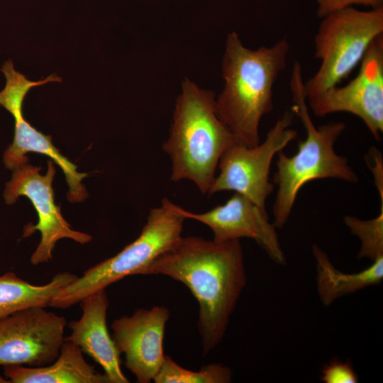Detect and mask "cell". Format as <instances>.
<instances>
[{"mask_svg": "<svg viewBox=\"0 0 383 383\" xmlns=\"http://www.w3.org/2000/svg\"><path fill=\"white\" fill-rule=\"evenodd\" d=\"M344 223L351 233L361 242L357 257L369 258L374 261L383 256V203L381 211L374 218L362 220L352 216H345Z\"/></svg>", "mask_w": 383, "mask_h": 383, "instance_id": "obj_19", "label": "cell"}, {"mask_svg": "<svg viewBox=\"0 0 383 383\" xmlns=\"http://www.w3.org/2000/svg\"><path fill=\"white\" fill-rule=\"evenodd\" d=\"M236 143L217 115L215 94L185 78L176 101L170 137L162 145L172 162L171 180H189L207 194L222 155Z\"/></svg>", "mask_w": 383, "mask_h": 383, "instance_id": "obj_3", "label": "cell"}, {"mask_svg": "<svg viewBox=\"0 0 383 383\" xmlns=\"http://www.w3.org/2000/svg\"><path fill=\"white\" fill-rule=\"evenodd\" d=\"M0 383H9L8 379L0 374Z\"/></svg>", "mask_w": 383, "mask_h": 383, "instance_id": "obj_23", "label": "cell"}, {"mask_svg": "<svg viewBox=\"0 0 383 383\" xmlns=\"http://www.w3.org/2000/svg\"><path fill=\"white\" fill-rule=\"evenodd\" d=\"M169 309L155 306L138 309L131 316L114 320L111 326L112 338L125 367L138 383L153 381L165 358L163 342Z\"/></svg>", "mask_w": 383, "mask_h": 383, "instance_id": "obj_11", "label": "cell"}, {"mask_svg": "<svg viewBox=\"0 0 383 383\" xmlns=\"http://www.w3.org/2000/svg\"><path fill=\"white\" fill-rule=\"evenodd\" d=\"M232 371L221 364L204 366L198 372L185 369L170 357L165 355L162 365L153 379L155 383H229Z\"/></svg>", "mask_w": 383, "mask_h": 383, "instance_id": "obj_18", "label": "cell"}, {"mask_svg": "<svg viewBox=\"0 0 383 383\" xmlns=\"http://www.w3.org/2000/svg\"><path fill=\"white\" fill-rule=\"evenodd\" d=\"M1 70L5 76L6 85L0 91V106L7 111L14 107H23L25 97L33 87L49 82H62V78L56 74H52L39 81H30L26 76L15 70L11 60H6Z\"/></svg>", "mask_w": 383, "mask_h": 383, "instance_id": "obj_20", "label": "cell"}, {"mask_svg": "<svg viewBox=\"0 0 383 383\" xmlns=\"http://www.w3.org/2000/svg\"><path fill=\"white\" fill-rule=\"evenodd\" d=\"M79 304L82 315L68 323L71 332L65 340L78 346L99 364L110 383H128L121 370V354L107 327L109 299L106 289L88 295Z\"/></svg>", "mask_w": 383, "mask_h": 383, "instance_id": "obj_13", "label": "cell"}, {"mask_svg": "<svg viewBox=\"0 0 383 383\" xmlns=\"http://www.w3.org/2000/svg\"><path fill=\"white\" fill-rule=\"evenodd\" d=\"M4 374L9 383H110L86 361L78 346L65 340L52 362L41 367L6 365Z\"/></svg>", "mask_w": 383, "mask_h": 383, "instance_id": "obj_15", "label": "cell"}, {"mask_svg": "<svg viewBox=\"0 0 383 383\" xmlns=\"http://www.w3.org/2000/svg\"><path fill=\"white\" fill-rule=\"evenodd\" d=\"M321 380L324 383H357L358 376L348 362L333 360L321 370Z\"/></svg>", "mask_w": 383, "mask_h": 383, "instance_id": "obj_21", "label": "cell"}, {"mask_svg": "<svg viewBox=\"0 0 383 383\" xmlns=\"http://www.w3.org/2000/svg\"><path fill=\"white\" fill-rule=\"evenodd\" d=\"M294 116L292 111H286L265 140L255 146L236 143L228 148L219 160V173L207 194L233 191L266 211V201L274 189L269 178L272 160L297 136V132L290 128Z\"/></svg>", "mask_w": 383, "mask_h": 383, "instance_id": "obj_7", "label": "cell"}, {"mask_svg": "<svg viewBox=\"0 0 383 383\" xmlns=\"http://www.w3.org/2000/svg\"><path fill=\"white\" fill-rule=\"evenodd\" d=\"M289 50L286 37L270 47L252 50L235 32L228 35L222 64L225 84L216 99V110L238 143H260V123L273 109L274 85L286 67Z\"/></svg>", "mask_w": 383, "mask_h": 383, "instance_id": "obj_2", "label": "cell"}, {"mask_svg": "<svg viewBox=\"0 0 383 383\" xmlns=\"http://www.w3.org/2000/svg\"><path fill=\"white\" fill-rule=\"evenodd\" d=\"M383 34V6L348 7L323 18L314 36L316 72L304 84L306 99L338 85L360 65L371 43Z\"/></svg>", "mask_w": 383, "mask_h": 383, "instance_id": "obj_6", "label": "cell"}, {"mask_svg": "<svg viewBox=\"0 0 383 383\" xmlns=\"http://www.w3.org/2000/svg\"><path fill=\"white\" fill-rule=\"evenodd\" d=\"M186 218L179 206L165 198L151 209L139 236L119 252L84 272L62 288L50 306L67 309L88 295L140 272L169 249L180 237Z\"/></svg>", "mask_w": 383, "mask_h": 383, "instance_id": "obj_5", "label": "cell"}, {"mask_svg": "<svg viewBox=\"0 0 383 383\" xmlns=\"http://www.w3.org/2000/svg\"><path fill=\"white\" fill-rule=\"evenodd\" d=\"M14 120V135L12 143L3 155V162L6 169L14 170L28 163V152L45 155L62 170L69 187L67 199L71 203L83 201L88 196L82 184L87 173L77 171V167L65 157L52 144L51 135L43 134L24 118L23 111L11 114Z\"/></svg>", "mask_w": 383, "mask_h": 383, "instance_id": "obj_14", "label": "cell"}, {"mask_svg": "<svg viewBox=\"0 0 383 383\" xmlns=\"http://www.w3.org/2000/svg\"><path fill=\"white\" fill-rule=\"evenodd\" d=\"M304 83L301 65L296 61L289 82L294 103L292 111L302 122L306 135L304 140L299 141L297 152L293 156H287L283 150L277 154L274 182L278 189L273 206V224L278 228H283L287 222L297 194L305 184L326 178L350 183L359 179L348 159L338 155L334 149L345 123L329 122L316 127L308 109Z\"/></svg>", "mask_w": 383, "mask_h": 383, "instance_id": "obj_4", "label": "cell"}, {"mask_svg": "<svg viewBox=\"0 0 383 383\" xmlns=\"http://www.w3.org/2000/svg\"><path fill=\"white\" fill-rule=\"evenodd\" d=\"M64 316L35 306L0 319V366L41 367L58 356L65 338Z\"/></svg>", "mask_w": 383, "mask_h": 383, "instance_id": "obj_10", "label": "cell"}, {"mask_svg": "<svg viewBox=\"0 0 383 383\" xmlns=\"http://www.w3.org/2000/svg\"><path fill=\"white\" fill-rule=\"evenodd\" d=\"M55 164L52 160L48 161L45 174H40V167L29 163L15 169L3 193L6 204L12 205L24 196L31 201L37 212L38 223L26 225L23 233V238L30 237L36 231L41 235L40 243L30 257L33 265L50 262L55 245L61 239L68 238L82 245L92 239L90 235L72 229L63 218L60 207L56 205L52 186L56 172Z\"/></svg>", "mask_w": 383, "mask_h": 383, "instance_id": "obj_8", "label": "cell"}, {"mask_svg": "<svg viewBox=\"0 0 383 383\" xmlns=\"http://www.w3.org/2000/svg\"><path fill=\"white\" fill-rule=\"evenodd\" d=\"M185 218L199 221L210 228L213 240L224 243L247 238L254 240L270 259L278 265L286 263L276 227L269 220L266 211L238 193L223 204L209 211L195 213L179 206Z\"/></svg>", "mask_w": 383, "mask_h": 383, "instance_id": "obj_12", "label": "cell"}, {"mask_svg": "<svg viewBox=\"0 0 383 383\" xmlns=\"http://www.w3.org/2000/svg\"><path fill=\"white\" fill-rule=\"evenodd\" d=\"M139 274L165 275L188 287L199 306L198 328L204 355L222 341L246 284L240 240L216 243L182 236Z\"/></svg>", "mask_w": 383, "mask_h": 383, "instance_id": "obj_1", "label": "cell"}, {"mask_svg": "<svg viewBox=\"0 0 383 383\" xmlns=\"http://www.w3.org/2000/svg\"><path fill=\"white\" fill-rule=\"evenodd\" d=\"M77 276L69 272L57 273L45 284H33L7 272L0 276V319L30 307H48L55 296Z\"/></svg>", "mask_w": 383, "mask_h": 383, "instance_id": "obj_17", "label": "cell"}, {"mask_svg": "<svg viewBox=\"0 0 383 383\" xmlns=\"http://www.w3.org/2000/svg\"><path fill=\"white\" fill-rule=\"evenodd\" d=\"M316 14L321 18L353 5H362L370 9L383 6V0H316Z\"/></svg>", "mask_w": 383, "mask_h": 383, "instance_id": "obj_22", "label": "cell"}, {"mask_svg": "<svg viewBox=\"0 0 383 383\" xmlns=\"http://www.w3.org/2000/svg\"><path fill=\"white\" fill-rule=\"evenodd\" d=\"M306 100L316 116L337 112L357 116L379 140L383 132V34L371 43L352 80Z\"/></svg>", "mask_w": 383, "mask_h": 383, "instance_id": "obj_9", "label": "cell"}, {"mask_svg": "<svg viewBox=\"0 0 383 383\" xmlns=\"http://www.w3.org/2000/svg\"><path fill=\"white\" fill-rule=\"evenodd\" d=\"M312 252L316 261L317 292L325 306L342 296L379 284L383 279V256L361 272L344 273L333 266L328 255L317 245H313Z\"/></svg>", "mask_w": 383, "mask_h": 383, "instance_id": "obj_16", "label": "cell"}]
</instances>
